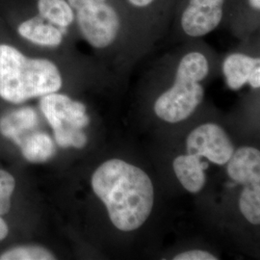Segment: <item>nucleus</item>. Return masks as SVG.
I'll list each match as a JSON object with an SVG mask.
<instances>
[{
	"mask_svg": "<svg viewBox=\"0 0 260 260\" xmlns=\"http://www.w3.org/2000/svg\"><path fill=\"white\" fill-rule=\"evenodd\" d=\"M9 233V228L6 222L0 216V241L5 239Z\"/></svg>",
	"mask_w": 260,
	"mask_h": 260,
	"instance_id": "412c9836",
	"label": "nucleus"
},
{
	"mask_svg": "<svg viewBox=\"0 0 260 260\" xmlns=\"http://www.w3.org/2000/svg\"><path fill=\"white\" fill-rule=\"evenodd\" d=\"M99 1H106V0H68V2L70 3V5L72 6L74 11L80 9L88 4H91L93 2H99Z\"/></svg>",
	"mask_w": 260,
	"mask_h": 260,
	"instance_id": "aec40b11",
	"label": "nucleus"
},
{
	"mask_svg": "<svg viewBox=\"0 0 260 260\" xmlns=\"http://www.w3.org/2000/svg\"><path fill=\"white\" fill-rule=\"evenodd\" d=\"M174 171L179 182L191 193L200 192L205 186V169L208 167L201 158L186 154L177 156L174 160Z\"/></svg>",
	"mask_w": 260,
	"mask_h": 260,
	"instance_id": "9d476101",
	"label": "nucleus"
},
{
	"mask_svg": "<svg viewBox=\"0 0 260 260\" xmlns=\"http://www.w3.org/2000/svg\"><path fill=\"white\" fill-rule=\"evenodd\" d=\"M258 66L259 58L241 53L228 56L223 62V72L229 87L232 90H239L248 82L251 72Z\"/></svg>",
	"mask_w": 260,
	"mask_h": 260,
	"instance_id": "f8f14e48",
	"label": "nucleus"
},
{
	"mask_svg": "<svg viewBox=\"0 0 260 260\" xmlns=\"http://www.w3.org/2000/svg\"><path fill=\"white\" fill-rule=\"evenodd\" d=\"M38 115L31 107L20 108L11 112L0 120V132L3 136L19 145L28 131L36 127Z\"/></svg>",
	"mask_w": 260,
	"mask_h": 260,
	"instance_id": "9b49d317",
	"label": "nucleus"
},
{
	"mask_svg": "<svg viewBox=\"0 0 260 260\" xmlns=\"http://www.w3.org/2000/svg\"><path fill=\"white\" fill-rule=\"evenodd\" d=\"M248 82L250 83L252 88L258 89L260 87V66L256 67L252 72L249 77Z\"/></svg>",
	"mask_w": 260,
	"mask_h": 260,
	"instance_id": "6ab92c4d",
	"label": "nucleus"
},
{
	"mask_svg": "<svg viewBox=\"0 0 260 260\" xmlns=\"http://www.w3.org/2000/svg\"><path fill=\"white\" fill-rule=\"evenodd\" d=\"M37 9L48 22L61 29L72 25L75 20V13L68 0H37Z\"/></svg>",
	"mask_w": 260,
	"mask_h": 260,
	"instance_id": "4468645a",
	"label": "nucleus"
},
{
	"mask_svg": "<svg viewBox=\"0 0 260 260\" xmlns=\"http://www.w3.org/2000/svg\"><path fill=\"white\" fill-rule=\"evenodd\" d=\"M249 3L254 10L260 9V0H249Z\"/></svg>",
	"mask_w": 260,
	"mask_h": 260,
	"instance_id": "5701e85b",
	"label": "nucleus"
},
{
	"mask_svg": "<svg viewBox=\"0 0 260 260\" xmlns=\"http://www.w3.org/2000/svg\"><path fill=\"white\" fill-rule=\"evenodd\" d=\"M175 260H216L217 257L214 256L210 252L202 251V250H193V251H184L174 257Z\"/></svg>",
	"mask_w": 260,
	"mask_h": 260,
	"instance_id": "a211bd4d",
	"label": "nucleus"
},
{
	"mask_svg": "<svg viewBox=\"0 0 260 260\" xmlns=\"http://www.w3.org/2000/svg\"><path fill=\"white\" fill-rule=\"evenodd\" d=\"M225 0H189L181 18V26L188 36L203 37L218 27L223 19Z\"/></svg>",
	"mask_w": 260,
	"mask_h": 260,
	"instance_id": "0eeeda50",
	"label": "nucleus"
},
{
	"mask_svg": "<svg viewBox=\"0 0 260 260\" xmlns=\"http://www.w3.org/2000/svg\"><path fill=\"white\" fill-rule=\"evenodd\" d=\"M62 30L41 16L25 19L18 26V33L22 39L34 45L46 47H56L62 44L64 38Z\"/></svg>",
	"mask_w": 260,
	"mask_h": 260,
	"instance_id": "1a4fd4ad",
	"label": "nucleus"
},
{
	"mask_svg": "<svg viewBox=\"0 0 260 260\" xmlns=\"http://www.w3.org/2000/svg\"><path fill=\"white\" fill-rule=\"evenodd\" d=\"M63 80L57 66L43 58H29L18 48L0 44V98L12 103L55 93Z\"/></svg>",
	"mask_w": 260,
	"mask_h": 260,
	"instance_id": "f03ea898",
	"label": "nucleus"
},
{
	"mask_svg": "<svg viewBox=\"0 0 260 260\" xmlns=\"http://www.w3.org/2000/svg\"><path fill=\"white\" fill-rule=\"evenodd\" d=\"M92 188L121 232L139 229L152 210L154 189L150 178L125 161L111 159L102 164L93 174Z\"/></svg>",
	"mask_w": 260,
	"mask_h": 260,
	"instance_id": "f257e3e1",
	"label": "nucleus"
},
{
	"mask_svg": "<svg viewBox=\"0 0 260 260\" xmlns=\"http://www.w3.org/2000/svg\"><path fill=\"white\" fill-rule=\"evenodd\" d=\"M75 13L82 36L92 47L105 48L114 43L120 30V17L107 0L88 4Z\"/></svg>",
	"mask_w": 260,
	"mask_h": 260,
	"instance_id": "39448f33",
	"label": "nucleus"
},
{
	"mask_svg": "<svg viewBox=\"0 0 260 260\" xmlns=\"http://www.w3.org/2000/svg\"><path fill=\"white\" fill-rule=\"evenodd\" d=\"M155 0H128L130 4H132L133 6L139 7V8H144L150 5L152 2H154Z\"/></svg>",
	"mask_w": 260,
	"mask_h": 260,
	"instance_id": "4be33fe9",
	"label": "nucleus"
},
{
	"mask_svg": "<svg viewBox=\"0 0 260 260\" xmlns=\"http://www.w3.org/2000/svg\"><path fill=\"white\" fill-rule=\"evenodd\" d=\"M23 157L32 163L46 162L55 154V146L49 135L34 132L26 135L19 144Z\"/></svg>",
	"mask_w": 260,
	"mask_h": 260,
	"instance_id": "ddd939ff",
	"label": "nucleus"
},
{
	"mask_svg": "<svg viewBox=\"0 0 260 260\" xmlns=\"http://www.w3.org/2000/svg\"><path fill=\"white\" fill-rule=\"evenodd\" d=\"M16 187L14 177L4 170H0V216L9 212L11 198Z\"/></svg>",
	"mask_w": 260,
	"mask_h": 260,
	"instance_id": "f3484780",
	"label": "nucleus"
},
{
	"mask_svg": "<svg viewBox=\"0 0 260 260\" xmlns=\"http://www.w3.org/2000/svg\"><path fill=\"white\" fill-rule=\"evenodd\" d=\"M228 174L235 182L247 185L260 182V152L251 147L233 151L228 161Z\"/></svg>",
	"mask_w": 260,
	"mask_h": 260,
	"instance_id": "6e6552de",
	"label": "nucleus"
},
{
	"mask_svg": "<svg viewBox=\"0 0 260 260\" xmlns=\"http://www.w3.org/2000/svg\"><path fill=\"white\" fill-rule=\"evenodd\" d=\"M189 154L207 158L216 165H224L234 148L224 130L215 123H205L193 130L186 142Z\"/></svg>",
	"mask_w": 260,
	"mask_h": 260,
	"instance_id": "423d86ee",
	"label": "nucleus"
},
{
	"mask_svg": "<svg viewBox=\"0 0 260 260\" xmlns=\"http://www.w3.org/2000/svg\"><path fill=\"white\" fill-rule=\"evenodd\" d=\"M239 208L243 216L252 224L260 223V182L247 184L242 190Z\"/></svg>",
	"mask_w": 260,
	"mask_h": 260,
	"instance_id": "2eb2a0df",
	"label": "nucleus"
},
{
	"mask_svg": "<svg viewBox=\"0 0 260 260\" xmlns=\"http://www.w3.org/2000/svg\"><path fill=\"white\" fill-rule=\"evenodd\" d=\"M55 256L47 249L39 246H21L0 254V260H52Z\"/></svg>",
	"mask_w": 260,
	"mask_h": 260,
	"instance_id": "dca6fc26",
	"label": "nucleus"
},
{
	"mask_svg": "<svg viewBox=\"0 0 260 260\" xmlns=\"http://www.w3.org/2000/svg\"><path fill=\"white\" fill-rule=\"evenodd\" d=\"M40 107L60 147L82 149L86 146L87 137L82 129L89 124L90 119L83 103L55 92L43 95Z\"/></svg>",
	"mask_w": 260,
	"mask_h": 260,
	"instance_id": "20e7f679",
	"label": "nucleus"
},
{
	"mask_svg": "<svg viewBox=\"0 0 260 260\" xmlns=\"http://www.w3.org/2000/svg\"><path fill=\"white\" fill-rule=\"evenodd\" d=\"M208 61L204 54H186L178 65L173 87L155 102L154 111L158 117L171 123L189 118L203 102L205 91L200 82L208 75Z\"/></svg>",
	"mask_w": 260,
	"mask_h": 260,
	"instance_id": "7ed1b4c3",
	"label": "nucleus"
}]
</instances>
